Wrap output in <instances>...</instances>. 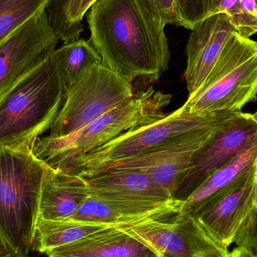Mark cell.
Instances as JSON below:
<instances>
[{"label": "cell", "mask_w": 257, "mask_h": 257, "mask_svg": "<svg viewBox=\"0 0 257 257\" xmlns=\"http://www.w3.org/2000/svg\"><path fill=\"white\" fill-rule=\"evenodd\" d=\"M89 40L102 63L128 81L157 82L169 67L165 29L138 0H98L87 12Z\"/></svg>", "instance_id": "6da1fadb"}, {"label": "cell", "mask_w": 257, "mask_h": 257, "mask_svg": "<svg viewBox=\"0 0 257 257\" xmlns=\"http://www.w3.org/2000/svg\"><path fill=\"white\" fill-rule=\"evenodd\" d=\"M51 53L0 98V147L33 149L36 141L51 128L66 95Z\"/></svg>", "instance_id": "7a4b0ae2"}, {"label": "cell", "mask_w": 257, "mask_h": 257, "mask_svg": "<svg viewBox=\"0 0 257 257\" xmlns=\"http://www.w3.org/2000/svg\"><path fill=\"white\" fill-rule=\"evenodd\" d=\"M48 165L27 147H0V230L16 257L33 248Z\"/></svg>", "instance_id": "3957f363"}, {"label": "cell", "mask_w": 257, "mask_h": 257, "mask_svg": "<svg viewBox=\"0 0 257 257\" xmlns=\"http://www.w3.org/2000/svg\"><path fill=\"white\" fill-rule=\"evenodd\" d=\"M171 100L172 95L148 87L69 136L57 139L42 136L36 141L33 153L48 166H58L103 146L130 128L161 120L167 114L163 110Z\"/></svg>", "instance_id": "277c9868"}, {"label": "cell", "mask_w": 257, "mask_h": 257, "mask_svg": "<svg viewBox=\"0 0 257 257\" xmlns=\"http://www.w3.org/2000/svg\"><path fill=\"white\" fill-rule=\"evenodd\" d=\"M257 96V42L235 33L200 88L182 105L192 114L240 112Z\"/></svg>", "instance_id": "5b68a950"}, {"label": "cell", "mask_w": 257, "mask_h": 257, "mask_svg": "<svg viewBox=\"0 0 257 257\" xmlns=\"http://www.w3.org/2000/svg\"><path fill=\"white\" fill-rule=\"evenodd\" d=\"M241 112L192 114L181 106L161 120L130 128L103 146L53 168L85 178L105 163L137 155L194 132L224 124Z\"/></svg>", "instance_id": "8992f818"}, {"label": "cell", "mask_w": 257, "mask_h": 257, "mask_svg": "<svg viewBox=\"0 0 257 257\" xmlns=\"http://www.w3.org/2000/svg\"><path fill=\"white\" fill-rule=\"evenodd\" d=\"M133 83L103 63L84 74L66 91L48 137H65L131 100Z\"/></svg>", "instance_id": "52a82bcc"}, {"label": "cell", "mask_w": 257, "mask_h": 257, "mask_svg": "<svg viewBox=\"0 0 257 257\" xmlns=\"http://www.w3.org/2000/svg\"><path fill=\"white\" fill-rule=\"evenodd\" d=\"M229 122L190 133L137 155L105 163L83 178L108 172H142L167 189L173 197L181 181L193 168L200 151Z\"/></svg>", "instance_id": "ba28073f"}, {"label": "cell", "mask_w": 257, "mask_h": 257, "mask_svg": "<svg viewBox=\"0 0 257 257\" xmlns=\"http://www.w3.org/2000/svg\"><path fill=\"white\" fill-rule=\"evenodd\" d=\"M152 249L158 257H231L194 217L176 214L130 226H117Z\"/></svg>", "instance_id": "9c48e42d"}, {"label": "cell", "mask_w": 257, "mask_h": 257, "mask_svg": "<svg viewBox=\"0 0 257 257\" xmlns=\"http://www.w3.org/2000/svg\"><path fill=\"white\" fill-rule=\"evenodd\" d=\"M60 40L44 10L0 43V98Z\"/></svg>", "instance_id": "30bf717a"}, {"label": "cell", "mask_w": 257, "mask_h": 257, "mask_svg": "<svg viewBox=\"0 0 257 257\" xmlns=\"http://www.w3.org/2000/svg\"><path fill=\"white\" fill-rule=\"evenodd\" d=\"M256 142L257 123L251 114L241 111L200 151L174 199L184 202L211 174Z\"/></svg>", "instance_id": "8fae6325"}, {"label": "cell", "mask_w": 257, "mask_h": 257, "mask_svg": "<svg viewBox=\"0 0 257 257\" xmlns=\"http://www.w3.org/2000/svg\"><path fill=\"white\" fill-rule=\"evenodd\" d=\"M235 33L225 14L211 15L192 29L186 46L187 66L184 73L189 96L205 82L228 41Z\"/></svg>", "instance_id": "7c38bea8"}, {"label": "cell", "mask_w": 257, "mask_h": 257, "mask_svg": "<svg viewBox=\"0 0 257 257\" xmlns=\"http://www.w3.org/2000/svg\"><path fill=\"white\" fill-rule=\"evenodd\" d=\"M181 204L175 199L141 202L90 196L69 220L117 227L130 226L178 214Z\"/></svg>", "instance_id": "4fadbf2b"}, {"label": "cell", "mask_w": 257, "mask_h": 257, "mask_svg": "<svg viewBox=\"0 0 257 257\" xmlns=\"http://www.w3.org/2000/svg\"><path fill=\"white\" fill-rule=\"evenodd\" d=\"M256 171L257 168L196 218L208 235L226 248L235 242L244 220L254 209Z\"/></svg>", "instance_id": "5bb4252c"}, {"label": "cell", "mask_w": 257, "mask_h": 257, "mask_svg": "<svg viewBox=\"0 0 257 257\" xmlns=\"http://www.w3.org/2000/svg\"><path fill=\"white\" fill-rule=\"evenodd\" d=\"M257 168V142L211 174L184 202L178 214L199 217Z\"/></svg>", "instance_id": "9a60e30c"}, {"label": "cell", "mask_w": 257, "mask_h": 257, "mask_svg": "<svg viewBox=\"0 0 257 257\" xmlns=\"http://www.w3.org/2000/svg\"><path fill=\"white\" fill-rule=\"evenodd\" d=\"M89 196L84 178L48 165L42 184L39 218L70 220Z\"/></svg>", "instance_id": "2e32d148"}, {"label": "cell", "mask_w": 257, "mask_h": 257, "mask_svg": "<svg viewBox=\"0 0 257 257\" xmlns=\"http://www.w3.org/2000/svg\"><path fill=\"white\" fill-rule=\"evenodd\" d=\"M48 257H158L146 244L117 226L47 250Z\"/></svg>", "instance_id": "e0dca14e"}, {"label": "cell", "mask_w": 257, "mask_h": 257, "mask_svg": "<svg viewBox=\"0 0 257 257\" xmlns=\"http://www.w3.org/2000/svg\"><path fill=\"white\" fill-rule=\"evenodd\" d=\"M90 196L141 202L172 200V193L150 175L137 172L102 173L84 178Z\"/></svg>", "instance_id": "ac0fdd59"}, {"label": "cell", "mask_w": 257, "mask_h": 257, "mask_svg": "<svg viewBox=\"0 0 257 257\" xmlns=\"http://www.w3.org/2000/svg\"><path fill=\"white\" fill-rule=\"evenodd\" d=\"M111 226L78 220H46L38 218L33 249L42 253L71 244Z\"/></svg>", "instance_id": "d6986e66"}, {"label": "cell", "mask_w": 257, "mask_h": 257, "mask_svg": "<svg viewBox=\"0 0 257 257\" xmlns=\"http://www.w3.org/2000/svg\"><path fill=\"white\" fill-rule=\"evenodd\" d=\"M51 55L58 68L66 91L85 72L102 63L91 42L82 39L63 44L53 51Z\"/></svg>", "instance_id": "ffe728a7"}, {"label": "cell", "mask_w": 257, "mask_h": 257, "mask_svg": "<svg viewBox=\"0 0 257 257\" xmlns=\"http://www.w3.org/2000/svg\"><path fill=\"white\" fill-rule=\"evenodd\" d=\"M81 0H50L46 7L47 15L54 31L65 43L80 39L84 30L78 21Z\"/></svg>", "instance_id": "44dd1931"}, {"label": "cell", "mask_w": 257, "mask_h": 257, "mask_svg": "<svg viewBox=\"0 0 257 257\" xmlns=\"http://www.w3.org/2000/svg\"><path fill=\"white\" fill-rule=\"evenodd\" d=\"M50 0H0V43L46 9Z\"/></svg>", "instance_id": "7402d4cb"}, {"label": "cell", "mask_w": 257, "mask_h": 257, "mask_svg": "<svg viewBox=\"0 0 257 257\" xmlns=\"http://www.w3.org/2000/svg\"><path fill=\"white\" fill-rule=\"evenodd\" d=\"M225 15L240 36L250 38L257 33V0H239Z\"/></svg>", "instance_id": "603a6c76"}, {"label": "cell", "mask_w": 257, "mask_h": 257, "mask_svg": "<svg viewBox=\"0 0 257 257\" xmlns=\"http://www.w3.org/2000/svg\"><path fill=\"white\" fill-rule=\"evenodd\" d=\"M178 27L191 30L211 12V0H175Z\"/></svg>", "instance_id": "cb8c5ba5"}, {"label": "cell", "mask_w": 257, "mask_h": 257, "mask_svg": "<svg viewBox=\"0 0 257 257\" xmlns=\"http://www.w3.org/2000/svg\"><path fill=\"white\" fill-rule=\"evenodd\" d=\"M146 13L165 29L169 24L178 26L175 0H138Z\"/></svg>", "instance_id": "d4e9b609"}, {"label": "cell", "mask_w": 257, "mask_h": 257, "mask_svg": "<svg viewBox=\"0 0 257 257\" xmlns=\"http://www.w3.org/2000/svg\"><path fill=\"white\" fill-rule=\"evenodd\" d=\"M238 247H246L257 253V211L253 209L244 220L238 236L235 238Z\"/></svg>", "instance_id": "484cf974"}, {"label": "cell", "mask_w": 257, "mask_h": 257, "mask_svg": "<svg viewBox=\"0 0 257 257\" xmlns=\"http://www.w3.org/2000/svg\"><path fill=\"white\" fill-rule=\"evenodd\" d=\"M98 0H81L78 12V21L79 24H82L83 18L85 16L89 9Z\"/></svg>", "instance_id": "4316f807"}, {"label": "cell", "mask_w": 257, "mask_h": 257, "mask_svg": "<svg viewBox=\"0 0 257 257\" xmlns=\"http://www.w3.org/2000/svg\"><path fill=\"white\" fill-rule=\"evenodd\" d=\"M0 257H16L0 230Z\"/></svg>", "instance_id": "83f0119b"}, {"label": "cell", "mask_w": 257, "mask_h": 257, "mask_svg": "<svg viewBox=\"0 0 257 257\" xmlns=\"http://www.w3.org/2000/svg\"><path fill=\"white\" fill-rule=\"evenodd\" d=\"M231 257H255V253L248 247H237L231 252Z\"/></svg>", "instance_id": "f1b7e54d"}, {"label": "cell", "mask_w": 257, "mask_h": 257, "mask_svg": "<svg viewBox=\"0 0 257 257\" xmlns=\"http://www.w3.org/2000/svg\"><path fill=\"white\" fill-rule=\"evenodd\" d=\"M220 1H221V0H211V12H210V14L209 15H208V17H209L210 15L213 13L214 9L217 8V6H218V4L220 3ZM207 18H208V17H207Z\"/></svg>", "instance_id": "f546056e"}, {"label": "cell", "mask_w": 257, "mask_h": 257, "mask_svg": "<svg viewBox=\"0 0 257 257\" xmlns=\"http://www.w3.org/2000/svg\"><path fill=\"white\" fill-rule=\"evenodd\" d=\"M254 210H256V211H257V171H256V194H255Z\"/></svg>", "instance_id": "4dcf8cb0"}, {"label": "cell", "mask_w": 257, "mask_h": 257, "mask_svg": "<svg viewBox=\"0 0 257 257\" xmlns=\"http://www.w3.org/2000/svg\"><path fill=\"white\" fill-rule=\"evenodd\" d=\"M251 115H252V117H253V120H254L255 121H256L257 123V110H256V112L253 113V114H251Z\"/></svg>", "instance_id": "1f68e13d"}, {"label": "cell", "mask_w": 257, "mask_h": 257, "mask_svg": "<svg viewBox=\"0 0 257 257\" xmlns=\"http://www.w3.org/2000/svg\"><path fill=\"white\" fill-rule=\"evenodd\" d=\"M255 257H257V253H255Z\"/></svg>", "instance_id": "d6a6232c"}]
</instances>
